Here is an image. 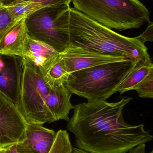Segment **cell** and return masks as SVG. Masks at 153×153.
Wrapping results in <instances>:
<instances>
[{
    "instance_id": "6da1fadb",
    "label": "cell",
    "mask_w": 153,
    "mask_h": 153,
    "mask_svg": "<svg viewBox=\"0 0 153 153\" xmlns=\"http://www.w3.org/2000/svg\"><path fill=\"white\" fill-rule=\"evenodd\" d=\"M132 98L116 102L88 101L74 106L67 128L75 137L77 148L89 153H126L152 140L143 124H128L123 111Z\"/></svg>"
},
{
    "instance_id": "7a4b0ae2",
    "label": "cell",
    "mask_w": 153,
    "mask_h": 153,
    "mask_svg": "<svg viewBox=\"0 0 153 153\" xmlns=\"http://www.w3.org/2000/svg\"><path fill=\"white\" fill-rule=\"evenodd\" d=\"M70 45L96 53L125 56L131 60L150 59L148 49L137 37L122 36L70 8Z\"/></svg>"
},
{
    "instance_id": "3957f363",
    "label": "cell",
    "mask_w": 153,
    "mask_h": 153,
    "mask_svg": "<svg viewBox=\"0 0 153 153\" xmlns=\"http://www.w3.org/2000/svg\"><path fill=\"white\" fill-rule=\"evenodd\" d=\"M139 62L128 59L76 71L69 74L64 84L72 94L88 101L106 100L117 92Z\"/></svg>"
},
{
    "instance_id": "277c9868",
    "label": "cell",
    "mask_w": 153,
    "mask_h": 153,
    "mask_svg": "<svg viewBox=\"0 0 153 153\" xmlns=\"http://www.w3.org/2000/svg\"><path fill=\"white\" fill-rule=\"evenodd\" d=\"M74 8L109 28L137 29L150 20V13L139 0H72Z\"/></svg>"
},
{
    "instance_id": "5b68a950",
    "label": "cell",
    "mask_w": 153,
    "mask_h": 153,
    "mask_svg": "<svg viewBox=\"0 0 153 153\" xmlns=\"http://www.w3.org/2000/svg\"><path fill=\"white\" fill-rule=\"evenodd\" d=\"M70 5L62 4L39 9L25 19L29 36L60 53L70 43Z\"/></svg>"
},
{
    "instance_id": "8992f818",
    "label": "cell",
    "mask_w": 153,
    "mask_h": 153,
    "mask_svg": "<svg viewBox=\"0 0 153 153\" xmlns=\"http://www.w3.org/2000/svg\"><path fill=\"white\" fill-rule=\"evenodd\" d=\"M20 89L21 111L28 123L42 125L56 121L46 105L50 84L40 69L22 57Z\"/></svg>"
},
{
    "instance_id": "52a82bcc",
    "label": "cell",
    "mask_w": 153,
    "mask_h": 153,
    "mask_svg": "<svg viewBox=\"0 0 153 153\" xmlns=\"http://www.w3.org/2000/svg\"><path fill=\"white\" fill-rule=\"evenodd\" d=\"M28 124L19 109L0 93V148L22 143Z\"/></svg>"
},
{
    "instance_id": "ba28073f",
    "label": "cell",
    "mask_w": 153,
    "mask_h": 153,
    "mask_svg": "<svg viewBox=\"0 0 153 153\" xmlns=\"http://www.w3.org/2000/svg\"><path fill=\"white\" fill-rule=\"evenodd\" d=\"M22 65V57L0 54V93L20 111Z\"/></svg>"
},
{
    "instance_id": "9c48e42d",
    "label": "cell",
    "mask_w": 153,
    "mask_h": 153,
    "mask_svg": "<svg viewBox=\"0 0 153 153\" xmlns=\"http://www.w3.org/2000/svg\"><path fill=\"white\" fill-rule=\"evenodd\" d=\"M69 74L83 69L113 62L128 60L125 56H115L96 53L72 45L59 53Z\"/></svg>"
},
{
    "instance_id": "30bf717a",
    "label": "cell",
    "mask_w": 153,
    "mask_h": 153,
    "mask_svg": "<svg viewBox=\"0 0 153 153\" xmlns=\"http://www.w3.org/2000/svg\"><path fill=\"white\" fill-rule=\"evenodd\" d=\"M56 134L54 130L44 127L42 125L28 123L25 140L18 144L31 153H49Z\"/></svg>"
},
{
    "instance_id": "8fae6325",
    "label": "cell",
    "mask_w": 153,
    "mask_h": 153,
    "mask_svg": "<svg viewBox=\"0 0 153 153\" xmlns=\"http://www.w3.org/2000/svg\"><path fill=\"white\" fill-rule=\"evenodd\" d=\"M72 94L64 83L50 85L46 105L56 121L69 120L70 111L74 106L71 103Z\"/></svg>"
},
{
    "instance_id": "7c38bea8",
    "label": "cell",
    "mask_w": 153,
    "mask_h": 153,
    "mask_svg": "<svg viewBox=\"0 0 153 153\" xmlns=\"http://www.w3.org/2000/svg\"><path fill=\"white\" fill-rule=\"evenodd\" d=\"M25 19L16 22L0 39V54L22 57L28 36Z\"/></svg>"
},
{
    "instance_id": "4fadbf2b",
    "label": "cell",
    "mask_w": 153,
    "mask_h": 153,
    "mask_svg": "<svg viewBox=\"0 0 153 153\" xmlns=\"http://www.w3.org/2000/svg\"><path fill=\"white\" fill-rule=\"evenodd\" d=\"M58 53L49 46L31 38L28 35L24 45L22 57L28 59L37 66L44 74Z\"/></svg>"
},
{
    "instance_id": "5bb4252c",
    "label": "cell",
    "mask_w": 153,
    "mask_h": 153,
    "mask_svg": "<svg viewBox=\"0 0 153 153\" xmlns=\"http://www.w3.org/2000/svg\"><path fill=\"white\" fill-rule=\"evenodd\" d=\"M153 70V64L151 58L138 62L119 86L118 92L122 94L128 91L135 90Z\"/></svg>"
},
{
    "instance_id": "9a60e30c",
    "label": "cell",
    "mask_w": 153,
    "mask_h": 153,
    "mask_svg": "<svg viewBox=\"0 0 153 153\" xmlns=\"http://www.w3.org/2000/svg\"><path fill=\"white\" fill-rule=\"evenodd\" d=\"M69 75L59 53L44 74L45 79L50 85L63 83L67 80Z\"/></svg>"
},
{
    "instance_id": "2e32d148",
    "label": "cell",
    "mask_w": 153,
    "mask_h": 153,
    "mask_svg": "<svg viewBox=\"0 0 153 153\" xmlns=\"http://www.w3.org/2000/svg\"><path fill=\"white\" fill-rule=\"evenodd\" d=\"M7 7L12 16L17 21L26 19L42 8L39 4L30 1L19 2Z\"/></svg>"
},
{
    "instance_id": "e0dca14e",
    "label": "cell",
    "mask_w": 153,
    "mask_h": 153,
    "mask_svg": "<svg viewBox=\"0 0 153 153\" xmlns=\"http://www.w3.org/2000/svg\"><path fill=\"white\" fill-rule=\"evenodd\" d=\"M72 148L68 132L61 129L57 132L54 143L49 153H70Z\"/></svg>"
},
{
    "instance_id": "ac0fdd59",
    "label": "cell",
    "mask_w": 153,
    "mask_h": 153,
    "mask_svg": "<svg viewBox=\"0 0 153 153\" xmlns=\"http://www.w3.org/2000/svg\"><path fill=\"white\" fill-rule=\"evenodd\" d=\"M138 96L143 98H153V70L135 89Z\"/></svg>"
},
{
    "instance_id": "d6986e66",
    "label": "cell",
    "mask_w": 153,
    "mask_h": 153,
    "mask_svg": "<svg viewBox=\"0 0 153 153\" xmlns=\"http://www.w3.org/2000/svg\"><path fill=\"white\" fill-rule=\"evenodd\" d=\"M18 21L12 16L7 7L0 6V39Z\"/></svg>"
},
{
    "instance_id": "ffe728a7",
    "label": "cell",
    "mask_w": 153,
    "mask_h": 153,
    "mask_svg": "<svg viewBox=\"0 0 153 153\" xmlns=\"http://www.w3.org/2000/svg\"><path fill=\"white\" fill-rule=\"evenodd\" d=\"M148 25L146 30L141 35L137 36V38L143 43L153 41V23L151 21L148 22Z\"/></svg>"
},
{
    "instance_id": "44dd1931",
    "label": "cell",
    "mask_w": 153,
    "mask_h": 153,
    "mask_svg": "<svg viewBox=\"0 0 153 153\" xmlns=\"http://www.w3.org/2000/svg\"><path fill=\"white\" fill-rule=\"evenodd\" d=\"M37 3L41 5V7L53 6L66 4L70 5L72 0H28Z\"/></svg>"
},
{
    "instance_id": "7402d4cb",
    "label": "cell",
    "mask_w": 153,
    "mask_h": 153,
    "mask_svg": "<svg viewBox=\"0 0 153 153\" xmlns=\"http://www.w3.org/2000/svg\"><path fill=\"white\" fill-rule=\"evenodd\" d=\"M8 153H31L24 150L19 144L13 145L8 147Z\"/></svg>"
},
{
    "instance_id": "603a6c76",
    "label": "cell",
    "mask_w": 153,
    "mask_h": 153,
    "mask_svg": "<svg viewBox=\"0 0 153 153\" xmlns=\"http://www.w3.org/2000/svg\"><path fill=\"white\" fill-rule=\"evenodd\" d=\"M128 153H146V144L139 145L130 150Z\"/></svg>"
},
{
    "instance_id": "cb8c5ba5",
    "label": "cell",
    "mask_w": 153,
    "mask_h": 153,
    "mask_svg": "<svg viewBox=\"0 0 153 153\" xmlns=\"http://www.w3.org/2000/svg\"><path fill=\"white\" fill-rule=\"evenodd\" d=\"M24 1H28V0H0V3L2 6L7 7L16 3Z\"/></svg>"
},
{
    "instance_id": "d4e9b609",
    "label": "cell",
    "mask_w": 153,
    "mask_h": 153,
    "mask_svg": "<svg viewBox=\"0 0 153 153\" xmlns=\"http://www.w3.org/2000/svg\"><path fill=\"white\" fill-rule=\"evenodd\" d=\"M70 153H89L87 152L86 151L84 150H82L80 148H77V147H75L72 148V151Z\"/></svg>"
},
{
    "instance_id": "484cf974",
    "label": "cell",
    "mask_w": 153,
    "mask_h": 153,
    "mask_svg": "<svg viewBox=\"0 0 153 153\" xmlns=\"http://www.w3.org/2000/svg\"><path fill=\"white\" fill-rule=\"evenodd\" d=\"M0 153H8V147L0 148Z\"/></svg>"
},
{
    "instance_id": "4316f807",
    "label": "cell",
    "mask_w": 153,
    "mask_h": 153,
    "mask_svg": "<svg viewBox=\"0 0 153 153\" xmlns=\"http://www.w3.org/2000/svg\"><path fill=\"white\" fill-rule=\"evenodd\" d=\"M149 153H153V151H152V152H150Z\"/></svg>"
},
{
    "instance_id": "83f0119b",
    "label": "cell",
    "mask_w": 153,
    "mask_h": 153,
    "mask_svg": "<svg viewBox=\"0 0 153 153\" xmlns=\"http://www.w3.org/2000/svg\"><path fill=\"white\" fill-rule=\"evenodd\" d=\"M1 6V3H0V6Z\"/></svg>"
}]
</instances>
